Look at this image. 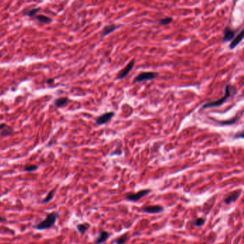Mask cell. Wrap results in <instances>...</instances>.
I'll list each match as a JSON object with an SVG mask.
<instances>
[{
	"instance_id": "603a6c76",
	"label": "cell",
	"mask_w": 244,
	"mask_h": 244,
	"mask_svg": "<svg viewBox=\"0 0 244 244\" xmlns=\"http://www.w3.org/2000/svg\"><path fill=\"white\" fill-rule=\"evenodd\" d=\"M234 138H243V132L241 131V132H237V133H235Z\"/></svg>"
},
{
	"instance_id": "4fadbf2b",
	"label": "cell",
	"mask_w": 244,
	"mask_h": 244,
	"mask_svg": "<svg viewBox=\"0 0 244 244\" xmlns=\"http://www.w3.org/2000/svg\"><path fill=\"white\" fill-rule=\"evenodd\" d=\"M69 102V99L66 97H60V98H57L56 100L54 101V104L56 107H62L64 106L67 105Z\"/></svg>"
},
{
	"instance_id": "ffe728a7",
	"label": "cell",
	"mask_w": 244,
	"mask_h": 244,
	"mask_svg": "<svg viewBox=\"0 0 244 244\" xmlns=\"http://www.w3.org/2000/svg\"><path fill=\"white\" fill-rule=\"evenodd\" d=\"M38 169V166L35 165H27L24 168V172H34V171H37Z\"/></svg>"
},
{
	"instance_id": "9c48e42d",
	"label": "cell",
	"mask_w": 244,
	"mask_h": 244,
	"mask_svg": "<svg viewBox=\"0 0 244 244\" xmlns=\"http://www.w3.org/2000/svg\"><path fill=\"white\" fill-rule=\"evenodd\" d=\"M164 208L163 206H160V205H157V206H145L143 208V211L147 213H159L163 211Z\"/></svg>"
},
{
	"instance_id": "8992f818",
	"label": "cell",
	"mask_w": 244,
	"mask_h": 244,
	"mask_svg": "<svg viewBox=\"0 0 244 244\" xmlns=\"http://www.w3.org/2000/svg\"><path fill=\"white\" fill-rule=\"evenodd\" d=\"M134 65H135V60H132L123 69H121V70L118 72V75H117V79H122L123 78H125V77L128 75V73L132 70V67H134Z\"/></svg>"
},
{
	"instance_id": "ac0fdd59",
	"label": "cell",
	"mask_w": 244,
	"mask_h": 244,
	"mask_svg": "<svg viewBox=\"0 0 244 244\" xmlns=\"http://www.w3.org/2000/svg\"><path fill=\"white\" fill-rule=\"evenodd\" d=\"M173 19L171 17H167L165 18H162L160 20L158 21V24L162 25V26H164V25H168L169 24H171L173 22Z\"/></svg>"
},
{
	"instance_id": "9a60e30c",
	"label": "cell",
	"mask_w": 244,
	"mask_h": 244,
	"mask_svg": "<svg viewBox=\"0 0 244 244\" xmlns=\"http://www.w3.org/2000/svg\"><path fill=\"white\" fill-rule=\"evenodd\" d=\"M34 18L37 19V21H39L40 22H42V23L48 24L52 22L51 18L43 15H37L36 16L34 17Z\"/></svg>"
},
{
	"instance_id": "cb8c5ba5",
	"label": "cell",
	"mask_w": 244,
	"mask_h": 244,
	"mask_svg": "<svg viewBox=\"0 0 244 244\" xmlns=\"http://www.w3.org/2000/svg\"><path fill=\"white\" fill-rule=\"evenodd\" d=\"M7 127V125L6 124H0V130H3L5 128H6Z\"/></svg>"
},
{
	"instance_id": "7c38bea8",
	"label": "cell",
	"mask_w": 244,
	"mask_h": 244,
	"mask_svg": "<svg viewBox=\"0 0 244 244\" xmlns=\"http://www.w3.org/2000/svg\"><path fill=\"white\" fill-rule=\"evenodd\" d=\"M110 235V233H109L107 231H100V233H99V235L97 237L95 243L96 244L103 243H104L107 239H108Z\"/></svg>"
},
{
	"instance_id": "8fae6325",
	"label": "cell",
	"mask_w": 244,
	"mask_h": 244,
	"mask_svg": "<svg viewBox=\"0 0 244 244\" xmlns=\"http://www.w3.org/2000/svg\"><path fill=\"white\" fill-rule=\"evenodd\" d=\"M241 190H236V191H234L233 193H232L231 194H230L229 196H227L226 198L224 200V202L226 204H231V203H233L235 202L238 198H239V196L241 194Z\"/></svg>"
},
{
	"instance_id": "4316f807",
	"label": "cell",
	"mask_w": 244,
	"mask_h": 244,
	"mask_svg": "<svg viewBox=\"0 0 244 244\" xmlns=\"http://www.w3.org/2000/svg\"><path fill=\"white\" fill-rule=\"evenodd\" d=\"M0 197H1V194H0Z\"/></svg>"
},
{
	"instance_id": "484cf974",
	"label": "cell",
	"mask_w": 244,
	"mask_h": 244,
	"mask_svg": "<svg viewBox=\"0 0 244 244\" xmlns=\"http://www.w3.org/2000/svg\"><path fill=\"white\" fill-rule=\"evenodd\" d=\"M6 221V219H5V218H2V217H1V216H0V222H1V221Z\"/></svg>"
},
{
	"instance_id": "30bf717a",
	"label": "cell",
	"mask_w": 244,
	"mask_h": 244,
	"mask_svg": "<svg viewBox=\"0 0 244 244\" xmlns=\"http://www.w3.org/2000/svg\"><path fill=\"white\" fill-rule=\"evenodd\" d=\"M120 26V25H116V24H114L107 25V26H104V28L102 29V30L101 32V36L102 37H105V36L108 35L109 34L112 33V32L118 30Z\"/></svg>"
},
{
	"instance_id": "e0dca14e",
	"label": "cell",
	"mask_w": 244,
	"mask_h": 244,
	"mask_svg": "<svg viewBox=\"0 0 244 244\" xmlns=\"http://www.w3.org/2000/svg\"><path fill=\"white\" fill-rule=\"evenodd\" d=\"M55 191H56V189H53L52 190H50L48 194L47 195V196L42 200V203H47L51 201V200H52L54 196H55Z\"/></svg>"
},
{
	"instance_id": "5bb4252c",
	"label": "cell",
	"mask_w": 244,
	"mask_h": 244,
	"mask_svg": "<svg viewBox=\"0 0 244 244\" xmlns=\"http://www.w3.org/2000/svg\"><path fill=\"white\" fill-rule=\"evenodd\" d=\"M40 7L32 8V9H26V10H24L23 12V14L24 15H25V16H28L30 17H34V16H36V15H37V13L40 12Z\"/></svg>"
},
{
	"instance_id": "2e32d148",
	"label": "cell",
	"mask_w": 244,
	"mask_h": 244,
	"mask_svg": "<svg viewBox=\"0 0 244 244\" xmlns=\"http://www.w3.org/2000/svg\"><path fill=\"white\" fill-rule=\"evenodd\" d=\"M90 224H78L77 225V231L80 233L81 234H84L87 230L90 228Z\"/></svg>"
},
{
	"instance_id": "44dd1931",
	"label": "cell",
	"mask_w": 244,
	"mask_h": 244,
	"mask_svg": "<svg viewBox=\"0 0 244 244\" xmlns=\"http://www.w3.org/2000/svg\"><path fill=\"white\" fill-rule=\"evenodd\" d=\"M204 223H205V219H204V218H197V219H196V221H195L194 225H196V226L200 227V226H202V225H203V224H204Z\"/></svg>"
},
{
	"instance_id": "7a4b0ae2",
	"label": "cell",
	"mask_w": 244,
	"mask_h": 244,
	"mask_svg": "<svg viewBox=\"0 0 244 244\" xmlns=\"http://www.w3.org/2000/svg\"><path fill=\"white\" fill-rule=\"evenodd\" d=\"M234 89H235V87H231L229 85H227L225 87V95H224V97L220 98L219 100H216V101H211L206 103V104H204L202 106L200 110H203L204 109H207V108H211V107H220V106H221L222 104H224V103L226 102V100L231 97V93H232L233 90H234Z\"/></svg>"
},
{
	"instance_id": "52a82bcc",
	"label": "cell",
	"mask_w": 244,
	"mask_h": 244,
	"mask_svg": "<svg viewBox=\"0 0 244 244\" xmlns=\"http://www.w3.org/2000/svg\"><path fill=\"white\" fill-rule=\"evenodd\" d=\"M243 39V29H241V31L231 40V43L229 44V47H228L230 50H233V49L235 48L239 43L241 42Z\"/></svg>"
},
{
	"instance_id": "d4e9b609",
	"label": "cell",
	"mask_w": 244,
	"mask_h": 244,
	"mask_svg": "<svg viewBox=\"0 0 244 244\" xmlns=\"http://www.w3.org/2000/svg\"><path fill=\"white\" fill-rule=\"evenodd\" d=\"M53 82H54V79H49L47 80V83H48V84H51Z\"/></svg>"
},
{
	"instance_id": "277c9868",
	"label": "cell",
	"mask_w": 244,
	"mask_h": 244,
	"mask_svg": "<svg viewBox=\"0 0 244 244\" xmlns=\"http://www.w3.org/2000/svg\"><path fill=\"white\" fill-rule=\"evenodd\" d=\"M150 192H151V190L150 189L142 190H140V191L136 193H130V194H128L125 197V199L128 200V201H138V200H140L142 198L147 196Z\"/></svg>"
},
{
	"instance_id": "ba28073f",
	"label": "cell",
	"mask_w": 244,
	"mask_h": 244,
	"mask_svg": "<svg viewBox=\"0 0 244 244\" xmlns=\"http://www.w3.org/2000/svg\"><path fill=\"white\" fill-rule=\"evenodd\" d=\"M235 35V32L234 30L231 29L228 26H226L223 32V41L224 42H229L231 41L234 38Z\"/></svg>"
},
{
	"instance_id": "5b68a950",
	"label": "cell",
	"mask_w": 244,
	"mask_h": 244,
	"mask_svg": "<svg viewBox=\"0 0 244 244\" xmlns=\"http://www.w3.org/2000/svg\"><path fill=\"white\" fill-rule=\"evenodd\" d=\"M115 115L114 112H107L102 114L101 115H99L95 118V122L97 125H102L106 124L107 122H110L111 119Z\"/></svg>"
},
{
	"instance_id": "7402d4cb",
	"label": "cell",
	"mask_w": 244,
	"mask_h": 244,
	"mask_svg": "<svg viewBox=\"0 0 244 244\" xmlns=\"http://www.w3.org/2000/svg\"><path fill=\"white\" fill-rule=\"evenodd\" d=\"M3 130H4V131L2 132V136H7V135H12V130L11 129V128H9L8 126L6 128H5V129H3Z\"/></svg>"
},
{
	"instance_id": "d6986e66",
	"label": "cell",
	"mask_w": 244,
	"mask_h": 244,
	"mask_svg": "<svg viewBox=\"0 0 244 244\" xmlns=\"http://www.w3.org/2000/svg\"><path fill=\"white\" fill-rule=\"evenodd\" d=\"M128 234H124V235H121L120 238H117L115 241V243L116 244H125V243L128 241Z\"/></svg>"
},
{
	"instance_id": "3957f363",
	"label": "cell",
	"mask_w": 244,
	"mask_h": 244,
	"mask_svg": "<svg viewBox=\"0 0 244 244\" xmlns=\"http://www.w3.org/2000/svg\"><path fill=\"white\" fill-rule=\"evenodd\" d=\"M158 73L156 72H143L135 77L133 80L134 83H140L143 81L151 80L158 76Z\"/></svg>"
},
{
	"instance_id": "6da1fadb",
	"label": "cell",
	"mask_w": 244,
	"mask_h": 244,
	"mask_svg": "<svg viewBox=\"0 0 244 244\" xmlns=\"http://www.w3.org/2000/svg\"><path fill=\"white\" fill-rule=\"evenodd\" d=\"M59 217V213L58 212H51L46 216V218L39 223L34 226V228L37 231H44L52 228L56 223L57 219Z\"/></svg>"
}]
</instances>
